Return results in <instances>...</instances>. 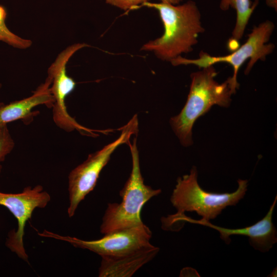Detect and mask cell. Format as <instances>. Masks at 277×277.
I'll return each mask as SVG.
<instances>
[{
    "mask_svg": "<svg viewBox=\"0 0 277 277\" xmlns=\"http://www.w3.org/2000/svg\"><path fill=\"white\" fill-rule=\"evenodd\" d=\"M275 26L273 22L267 20L253 27L248 34L247 41L231 53L223 56H212L201 51L196 59H188L179 56L171 60L174 66L193 65L202 68L219 63L230 65L233 68V75L228 78L232 94L239 88L237 75L241 66L249 60L245 73L248 74L258 61H265L267 55L275 48L273 44L268 43Z\"/></svg>",
    "mask_w": 277,
    "mask_h": 277,
    "instance_id": "5b68a950",
    "label": "cell"
},
{
    "mask_svg": "<svg viewBox=\"0 0 277 277\" xmlns=\"http://www.w3.org/2000/svg\"><path fill=\"white\" fill-rule=\"evenodd\" d=\"M120 130L121 133L116 140L89 154L84 162L70 172L68 188L69 205L67 210L70 217L74 215L80 203L94 188L101 172L113 152L122 144H128L131 137L137 134L138 130L137 115H134Z\"/></svg>",
    "mask_w": 277,
    "mask_h": 277,
    "instance_id": "8992f818",
    "label": "cell"
},
{
    "mask_svg": "<svg viewBox=\"0 0 277 277\" xmlns=\"http://www.w3.org/2000/svg\"><path fill=\"white\" fill-rule=\"evenodd\" d=\"M149 0H106L107 4L118 7L124 10L134 9L138 5L148 2Z\"/></svg>",
    "mask_w": 277,
    "mask_h": 277,
    "instance_id": "2e32d148",
    "label": "cell"
},
{
    "mask_svg": "<svg viewBox=\"0 0 277 277\" xmlns=\"http://www.w3.org/2000/svg\"><path fill=\"white\" fill-rule=\"evenodd\" d=\"M238 187L232 193H217L205 191L197 182L196 167L190 173L179 177L170 197L176 214L195 211L203 220L209 221L217 216L227 206L235 205L244 196L248 181L239 179Z\"/></svg>",
    "mask_w": 277,
    "mask_h": 277,
    "instance_id": "277c9868",
    "label": "cell"
},
{
    "mask_svg": "<svg viewBox=\"0 0 277 277\" xmlns=\"http://www.w3.org/2000/svg\"><path fill=\"white\" fill-rule=\"evenodd\" d=\"M51 200L50 194L42 186H28L17 193L0 191V206L7 208L17 222L16 230L9 231L6 239V246L19 258L28 262V256L24 245L25 227L36 208L47 206Z\"/></svg>",
    "mask_w": 277,
    "mask_h": 277,
    "instance_id": "9c48e42d",
    "label": "cell"
},
{
    "mask_svg": "<svg viewBox=\"0 0 277 277\" xmlns=\"http://www.w3.org/2000/svg\"><path fill=\"white\" fill-rule=\"evenodd\" d=\"M6 16V10L0 5V41L19 49L29 47L32 44L30 40L16 35L7 28L5 23Z\"/></svg>",
    "mask_w": 277,
    "mask_h": 277,
    "instance_id": "5bb4252c",
    "label": "cell"
},
{
    "mask_svg": "<svg viewBox=\"0 0 277 277\" xmlns=\"http://www.w3.org/2000/svg\"><path fill=\"white\" fill-rule=\"evenodd\" d=\"M87 46L86 44L78 43L67 47L60 53L49 67L48 75L52 79L50 89L54 98L53 119L55 124L68 132L76 130L81 134L96 136L100 130L90 129L78 124L69 115L65 104L66 98L76 86L73 79L67 74V63L75 52Z\"/></svg>",
    "mask_w": 277,
    "mask_h": 277,
    "instance_id": "ba28073f",
    "label": "cell"
},
{
    "mask_svg": "<svg viewBox=\"0 0 277 277\" xmlns=\"http://www.w3.org/2000/svg\"><path fill=\"white\" fill-rule=\"evenodd\" d=\"M51 82V77L48 75L45 82L31 96L8 104L1 103L0 127L18 120L29 124L39 113L38 111L33 110L35 107L44 105L49 108H52L54 98L50 89Z\"/></svg>",
    "mask_w": 277,
    "mask_h": 277,
    "instance_id": "8fae6325",
    "label": "cell"
},
{
    "mask_svg": "<svg viewBox=\"0 0 277 277\" xmlns=\"http://www.w3.org/2000/svg\"><path fill=\"white\" fill-rule=\"evenodd\" d=\"M258 3L252 4L250 0H221L220 8L222 11H227L230 8L236 11L235 24L232 32L231 39L238 42L243 37L248 23Z\"/></svg>",
    "mask_w": 277,
    "mask_h": 277,
    "instance_id": "4fadbf2b",
    "label": "cell"
},
{
    "mask_svg": "<svg viewBox=\"0 0 277 277\" xmlns=\"http://www.w3.org/2000/svg\"><path fill=\"white\" fill-rule=\"evenodd\" d=\"M142 6L159 12L164 31L160 37L146 43L141 49L153 52L162 60L170 62L182 53L191 52L198 43L199 35L205 31L201 13L194 1L181 5L147 2Z\"/></svg>",
    "mask_w": 277,
    "mask_h": 277,
    "instance_id": "6da1fadb",
    "label": "cell"
},
{
    "mask_svg": "<svg viewBox=\"0 0 277 277\" xmlns=\"http://www.w3.org/2000/svg\"><path fill=\"white\" fill-rule=\"evenodd\" d=\"M38 235L65 241L75 247L92 251L102 257H111L128 254L150 244L152 232L144 224L135 227L114 231L104 234L98 240L86 241L63 236L44 230Z\"/></svg>",
    "mask_w": 277,
    "mask_h": 277,
    "instance_id": "52a82bcc",
    "label": "cell"
},
{
    "mask_svg": "<svg viewBox=\"0 0 277 277\" xmlns=\"http://www.w3.org/2000/svg\"><path fill=\"white\" fill-rule=\"evenodd\" d=\"M161 2L172 5H177L184 0H160Z\"/></svg>",
    "mask_w": 277,
    "mask_h": 277,
    "instance_id": "ac0fdd59",
    "label": "cell"
},
{
    "mask_svg": "<svg viewBox=\"0 0 277 277\" xmlns=\"http://www.w3.org/2000/svg\"><path fill=\"white\" fill-rule=\"evenodd\" d=\"M128 145L132 156L131 172L120 192L121 203L108 204L100 226L104 234L144 224L140 216L141 209L150 199L161 192V189H154L144 182L136 137Z\"/></svg>",
    "mask_w": 277,
    "mask_h": 277,
    "instance_id": "3957f363",
    "label": "cell"
},
{
    "mask_svg": "<svg viewBox=\"0 0 277 277\" xmlns=\"http://www.w3.org/2000/svg\"><path fill=\"white\" fill-rule=\"evenodd\" d=\"M267 6L277 10V0H264Z\"/></svg>",
    "mask_w": 277,
    "mask_h": 277,
    "instance_id": "e0dca14e",
    "label": "cell"
},
{
    "mask_svg": "<svg viewBox=\"0 0 277 277\" xmlns=\"http://www.w3.org/2000/svg\"><path fill=\"white\" fill-rule=\"evenodd\" d=\"M160 248L150 244L122 255L102 257L98 270L100 277H130L143 265L152 260Z\"/></svg>",
    "mask_w": 277,
    "mask_h": 277,
    "instance_id": "7c38bea8",
    "label": "cell"
},
{
    "mask_svg": "<svg viewBox=\"0 0 277 277\" xmlns=\"http://www.w3.org/2000/svg\"><path fill=\"white\" fill-rule=\"evenodd\" d=\"M254 2L259 3V0H254Z\"/></svg>",
    "mask_w": 277,
    "mask_h": 277,
    "instance_id": "d6986e66",
    "label": "cell"
},
{
    "mask_svg": "<svg viewBox=\"0 0 277 277\" xmlns=\"http://www.w3.org/2000/svg\"><path fill=\"white\" fill-rule=\"evenodd\" d=\"M14 142L7 125L0 127V173L2 169V163L6 156L14 147Z\"/></svg>",
    "mask_w": 277,
    "mask_h": 277,
    "instance_id": "9a60e30c",
    "label": "cell"
},
{
    "mask_svg": "<svg viewBox=\"0 0 277 277\" xmlns=\"http://www.w3.org/2000/svg\"><path fill=\"white\" fill-rule=\"evenodd\" d=\"M217 74L213 65L193 72L186 103L181 112L170 119L173 130L185 147L192 144V127L200 116L214 105H230L232 93L229 80L220 84L215 80Z\"/></svg>",
    "mask_w": 277,
    "mask_h": 277,
    "instance_id": "7a4b0ae2",
    "label": "cell"
},
{
    "mask_svg": "<svg viewBox=\"0 0 277 277\" xmlns=\"http://www.w3.org/2000/svg\"><path fill=\"white\" fill-rule=\"evenodd\" d=\"M277 201V196L266 215L255 224L248 227L238 229H229L214 225L209 221L203 219L194 220L182 214H173L171 216L172 223L180 227L182 222H189L206 226L218 231L220 238L228 244L231 235H240L248 237L250 244L256 250L262 252L268 251L277 242L276 230L272 223L273 212Z\"/></svg>",
    "mask_w": 277,
    "mask_h": 277,
    "instance_id": "30bf717a",
    "label": "cell"
}]
</instances>
